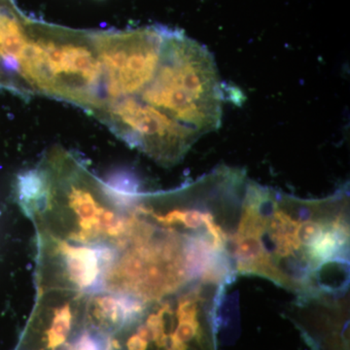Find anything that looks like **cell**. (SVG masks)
<instances>
[{
	"label": "cell",
	"instance_id": "obj_1",
	"mask_svg": "<svg viewBox=\"0 0 350 350\" xmlns=\"http://www.w3.org/2000/svg\"><path fill=\"white\" fill-rule=\"evenodd\" d=\"M349 221L347 186L301 199L248 178L232 241L236 275L269 280L299 301L344 296Z\"/></svg>",
	"mask_w": 350,
	"mask_h": 350
},
{
	"label": "cell",
	"instance_id": "obj_2",
	"mask_svg": "<svg viewBox=\"0 0 350 350\" xmlns=\"http://www.w3.org/2000/svg\"><path fill=\"white\" fill-rule=\"evenodd\" d=\"M226 93L207 48L167 29L156 75L137 98L202 137L220 128Z\"/></svg>",
	"mask_w": 350,
	"mask_h": 350
},
{
	"label": "cell",
	"instance_id": "obj_3",
	"mask_svg": "<svg viewBox=\"0 0 350 350\" xmlns=\"http://www.w3.org/2000/svg\"><path fill=\"white\" fill-rule=\"evenodd\" d=\"M226 285L198 282L145 306L107 338L108 350H218Z\"/></svg>",
	"mask_w": 350,
	"mask_h": 350
},
{
	"label": "cell",
	"instance_id": "obj_4",
	"mask_svg": "<svg viewBox=\"0 0 350 350\" xmlns=\"http://www.w3.org/2000/svg\"><path fill=\"white\" fill-rule=\"evenodd\" d=\"M18 69L33 86L73 100H88L103 81L96 50L76 42L29 40Z\"/></svg>",
	"mask_w": 350,
	"mask_h": 350
},
{
	"label": "cell",
	"instance_id": "obj_5",
	"mask_svg": "<svg viewBox=\"0 0 350 350\" xmlns=\"http://www.w3.org/2000/svg\"><path fill=\"white\" fill-rule=\"evenodd\" d=\"M167 29L144 27L94 36L103 82L113 100L139 96L157 72Z\"/></svg>",
	"mask_w": 350,
	"mask_h": 350
},
{
	"label": "cell",
	"instance_id": "obj_6",
	"mask_svg": "<svg viewBox=\"0 0 350 350\" xmlns=\"http://www.w3.org/2000/svg\"><path fill=\"white\" fill-rule=\"evenodd\" d=\"M109 108L120 135L165 167L180 163L202 137L137 96L113 100Z\"/></svg>",
	"mask_w": 350,
	"mask_h": 350
},
{
	"label": "cell",
	"instance_id": "obj_7",
	"mask_svg": "<svg viewBox=\"0 0 350 350\" xmlns=\"http://www.w3.org/2000/svg\"><path fill=\"white\" fill-rule=\"evenodd\" d=\"M27 41L19 22L0 9V57L9 68H18V62Z\"/></svg>",
	"mask_w": 350,
	"mask_h": 350
}]
</instances>
